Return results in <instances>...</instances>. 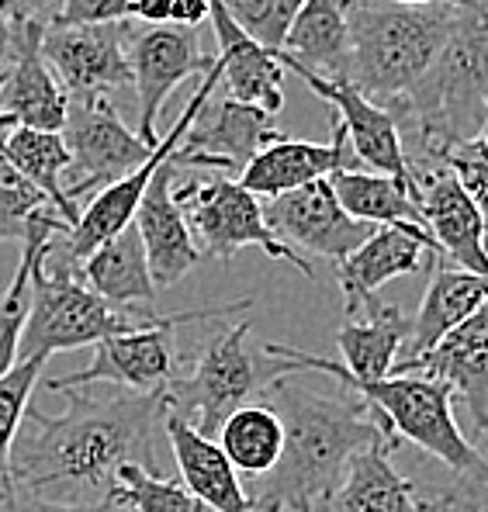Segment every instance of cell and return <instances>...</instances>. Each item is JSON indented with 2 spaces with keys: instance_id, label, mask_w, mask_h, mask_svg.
<instances>
[{
  "instance_id": "obj_47",
  "label": "cell",
  "mask_w": 488,
  "mask_h": 512,
  "mask_svg": "<svg viewBox=\"0 0 488 512\" xmlns=\"http://www.w3.org/2000/svg\"><path fill=\"white\" fill-rule=\"evenodd\" d=\"M0 70H4V42H0Z\"/></svg>"
},
{
  "instance_id": "obj_4",
  "label": "cell",
  "mask_w": 488,
  "mask_h": 512,
  "mask_svg": "<svg viewBox=\"0 0 488 512\" xmlns=\"http://www.w3.org/2000/svg\"><path fill=\"white\" fill-rule=\"evenodd\" d=\"M260 350L267 357L281 360L288 367V374L322 371L329 378H336L343 388L354 391L360 402L371 405V412L378 416V423L385 426L388 436H395L399 443H416L419 450H426L454 474H461V481L488 488V464L471 447V440L454 419V391H450V384L430 378V374H392V378L381 381H357L343 371L340 360L315 357V353L295 350V346L284 343H264Z\"/></svg>"
},
{
  "instance_id": "obj_51",
  "label": "cell",
  "mask_w": 488,
  "mask_h": 512,
  "mask_svg": "<svg viewBox=\"0 0 488 512\" xmlns=\"http://www.w3.org/2000/svg\"><path fill=\"white\" fill-rule=\"evenodd\" d=\"M118 512H129V509H118Z\"/></svg>"
},
{
  "instance_id": "obj_49",
  "label": "cell",
  "mask_w": 488,
  "mask_h": 512,
  "mask_svg": "<svg viewBox=\"0 0 488 512\" xmlns=\"http://www.w3.org/2000/svg\"><path fill=\"white\" fill-rule=\"evenodd\" d=\"M0 87H4V70H0Z\"/></svg>"
},
{
  "instance_id": "obj_48",
  "label": "cell",
  "mask_w": 488,
  "mask_h": 512,
  "mask_svg": "<svg viewBox=\"0 0 488 512\" xmlns=\"http://www.w3.org/2000/svg\"><path fill=\"white\" fill-rule=\"evenodd\" d=\"M485 250H488V225H485Z\"/></svg>"
},
{
  "instance_id": "obj_45",
  "label": "cell",
  "mask_w": 488,
  "mask_h": 512,
  "mask_svg": "<svg viewBox=\"0 0 488 512\" xmlns=\"http://www.w3.org/2000/svg\"><path fill=\"white\" fill-rule=\"evenodd\" d=\"M475 426V440H471V447L482 454V461L488 464V416L485 419H478V423H471Z\"/></svg>"
},
{
  "instance_id": "obj_43",
  "label": "cell",
  "mask_w": 488,
  "mask_h": 512,
  "mask_svg": "<svg viewBox=\"0 0 488 512\" xmlns=\"http://www.w3.org/2000/svg\"><path fill=\"white\" fill-rule=\"evenodd\" d=\"M208 11H212V0H174V11H170V25L198 28L201 21H208Z\"/></svg>"
},
{
  "instance_id": "obj_25",
  "label": "cell",
  "mask_w": 488,
  "mask_h": 512,
  "mask_svg": "<svg viewBox=\"0 0 488 512\" xmlns=\"http://www.w3.org/2000/svg\"><path fill=\"white\" fill-rule=\"evenodd\" d=\"M426 267H430V284H426V295L419 301L416 319H412L409 357L405 360L426 357L450 329H457L488 301V274L464 270L444 256H430Z\"/></svg>"
},
{
  "instance_id": "obj_16",
  "label": "cell",
  "mask_w": 488,
  "mask_h": 512,
  "mask_svg": "<svg viewBox=\"0 0 488 512\" xmlns=\"http://www.w3.org/2000/svg\"><path fill=\"white\" fill-rule=\"evenodd\" d=\"M264 215L277 239H284L291 250L326 256L329 263H343L378 232V225L360 222L340 205L329 177L264 201Z\"/></svg>"
},
{
  "instance_id": "obj_31",
  "label": "cell",
  "mask_w": 488,
  "mask_h": 512,
  "mask_svg": "<svg viewBox=\"0 0 488 512\" xmlns=\"http://www.w3.org/2000/svg\"><path fill=\"white\" fill-rule=\"evenodd\" d=\"M0 153L39 187L45 194V201L63 215V222L70 225V229L80 222V205L66 194V173L73 167V156H70V146H66L63 132H42V128L14 125L11 132H7Z\"/></svg>"
},
{
  "instance_id": "obj_11",
  "label": "cell",
  "mask_w": 488,
  "mask_h": 512,
  "mask_svg": "<svg viewBox=\"0 0 488 512\" xmlns=\"http://www.w3.org/2000/svg\"><path fill=\"white\" fill-rule=\"evenodd\" d=\"M63 139L73 156V180L66 184V194L80 201L84 194H97L101 187L129 177L135 167L153 156L139 132H132L122 122L108 97H87V101H70V115L63 125Z\"/></svg>"
},
{
  "instance_id": "obj_21",
  "label": "cell",
  "mask_w": 488,
  "mask_h": 512,
  "mask_svg": "<svg viewBox=\"0 0 488 512\" xmlns=\"http://www.w3.org/2000/svg\"><path fill=\"white\" fill-rule=\"evenodd\" d=\"M340 170H364V167H360L354 146H350L347 128L336 122L329 142L288 139V135L270 142L267 149H260L253 156L250 167L239 173V184L257 194V198L270 201L277 194H288L295 187L312 184V180L333 177Z\"/></svg>"
},
{
  "instance_id": "obj_10",
  "label": "cell",
  "mask_w": 488,
  "mask_h": 512,
  "mask_svg": "<svg viewBox=\"0 0 488 512\" xmlns=\"http://www.w3.org/2000/svg\"><path fill=\"white\" fill-rule=\"evenodd\" d=\"M219 84H222V63H219V56H215L212 66L205 70V77H201V84L194 87L191 97H187V104H184V111H180V118L174 122V128H170V132L160 139V146L153 149V156H149L142 167H135L129 177L101 187V191L90 198V205L80 212V222L52 243V250H49L52 256H59V260L80 267V260H84L87 253H94L97 246L108 243L111 236H118L122 229H129L135 212H139L142 194H146L149 180H153V173L177 153V146L184 142L187 128L194 125V118L201 115V108L212 101V94Z\"/></svg>"
},
{
  "instance_id": "obj_6",
  "label": "cell",
  "mask_w": 488,
  "mask_h": 512,
  "mask_svg": "<svg viewBox=\"0 0 488 512\" xmlns=\"http://www.w3.org/2000/svg\"><path fill=\"white\" fill-rule=\"evenodd\" d=\"M250 333V319L215 333L198 350L191 367L180 371L167 388V409L208 440H215L225 419L250 405V398L267 391L277 378H288V367L281 360L267 357L264 350L257 353L246 343Z\"/></svg>"
},
{
  "instance_id": "obj_50",
  "label": "cell",
  "mask_w": 488,
  "mask_h": 512,
  "mask_svg": "<svg viewBox=\"0 0 488 512\" xmlns=\"http://www.w3.org/2000/svg\"><path fill=\"white\" fill-rule=\"evenodd\" d=\"M225 4H236V0H225Z\"/></svg>"
},
{
  "instance_id": "obj_15",
  "label": "cell",
  "mask_w": 488,
  "mask_h": 512,
  "mask_svg": "<svg viewBox=\"0 0 488 512\" xmlns=\"http://www.w3.org/2000/svg\"><path fill=\"white\" fill-rule=\"evenodd\" d=\"M129 25H49L42 35V56L66 87L70 101L104 97L132 84Z\"/></svg>"
},
{
  "instance_id": "obj_9",
  "label": "cell",
  "mask_w": 488,
  "mask_h": 512,
  "mask_svg": "<svg viewBox=\"0 0 488 512\" xmlns=\"http://www.w3.org/2000/svg\"><path fill=\"white\" fill-rule=\"evenodd\" d=\"M250 308L253 298H239V301H225V305L167 312V319L156 322V326H142L132 329V333L101 340L94 350V360L87 367L66 374V378H52L45 388L70 391V388H87V384H115V388H129V391H167L170 381L184 367L174 329L187 326V322L225 319V315L250 312Z\"/></svg>"
},
{
  "instance_id": "obj_35",
  "label": "cell",
  "mask_w": 488,
  "mask_h": 512,
  "mask_svg": "<svg viewBox=\"0 0 488 512\" xmlns=\"http://www.w3.org/2000/svg\"><path fill=\"white\" fill-rule=\"evenodd\" d=\"M45 364H49V353H32V357H21L0 378V488L11 485V450L21 433V423H25L32 391L42 378Z\"/></svg>"
},
{
  "instance_id": "obj_26",
  "label": "cell",
  "mask_w": 488,
  "mask_h": 512,
  "mask_svg": "<svg viewBox=\"0 0 488 512\" xmlns=\"http://www.w3.org/2000/svg\"><path fill=\"white\" fill-rule=\"evenodd\" d=\"M392 450V440H374L371 447L357 450L322 512H426V499H419L416 485L395 471Z\"/></svg>"
},
{
  "instance_id": "obj_34",
  "label": "cell",
  "mask_w": 488,
  "mask_h": 512,
  "mask_svg": "<svg viewBox=\"0 0 488 512\" xmlns=\"http://www.w3.org/2000/svg\"><path fill=\"white\" fill-rule=\"evenodd\" d=\"M111 502L129 512H208L184 481L163 478L156 468H146L139 461L118 468Z\"/></svg>"
},
{
  "instance_id": "obj_18",
  "label": "cell",
  "mask_w": 488,
  "mask_h": 512,
  "mask_svg": "<svg viewBox=\"0 0 488 512\" xmlns=\"http://www.w3.org/2000/svg\"><path fill=\"white\" fill-rule=\"evenodd\" d=\"M416 177V205L423 212L426 229L433 232L440 256L464 270L488 274V250H485V215L468 187L457 180L447 163L412 170Z\"/></svg>"
},
{
  "instance_id": "obj_19",
  "label": "cell",
  "mask_w": 488,
  "mask_h": 512,
  "mask_svg": "<svg viewBox=\"0 0 488 512\" xmlns=\"http://www.w3.org/2000/svg\"><path fill=\"white\" fill-rule=\"evenodd\" d=\"M430 256H440V246L430 229L419 225H378L371 239L354 250L343 263H336V281L350 315H357L364 305L378 298V291L388 281L405 274H419L430 263Z\"/></svg>"
},
{
  "instance_id": "obj_17",
  "label": "cell",
  "mask_w": 488,
  "mask_h": 512,
  "mask_svg": "<svg viewBox=\"0 0 488 512\" xmlns=\"http://www.w3.org/2000/svg\"><path fill=\"white\" fill-rule=\"evenodd\" d=\"M49 25H28L4 42V87H0V118L14 125L42 128V132H63L70 115V94L59 84L42 56V35Z\"/></svg>"
},
{
  "instance_id": "obj_36",
  "label": "cell",
  "mask_w": 488,
  "mask_h": 512,
  "mask_svg": "<svg viewBox=\"0 0 488 512\" xmlns=\"http://www.w3.org/2000/svg\"><path fill=\"white\" fill-rule=\"evenodd\" d=\"M45 205L49 201L39 187L0 153V243H21L32 215Z\"/></svg>"
},
{
  "instance_id": "obj_41",
  "label": "cell",
  "mask_w": 488,
  "mask_h": 512,
  "mask_svg": "<svg viewBox=\"0 0 488 512\" xmlns=\"http://www.w3.org/2000/svg\"><path fill=\"white\" fill-rule=\"evenodd\" d=\"M59 0H0V35L28 25H52Z\"/></svg>"
},
{
  "instance_id": "obj_14",
  "label": "cell",
  "mask_w": 488,
  "mask_h": 512,
  "mask_svg": "<svg viewBox=\"0 0 488 512\" xmlns=\"http://www.w3.org/2000/svg\"><path fill=\"white\" fill-rule=\"evenodd\" d=\"M277 59L284 63V70L295 73L315 97H322V101L336 111V122L347 128L350 146H354L360 167L402 180V184L412 191V198H416L419 187H416V177H412L409 160H405L402 132H399V122L392 118V111L374 104L367 94H360V87H354L350 80L319 77V73H312L309 66L284 56V52H277Z\"/></svg>"
},
{
  "instance_id": "obj_7",
  "label": "cell",
  "mask_w": 488,
  "mask_h": 512,
  "mask_svg": "<svg viewBox=\"0 0 488 512\" xmlns=\"http://www.w3.org/2000/svg\"><path fill=\"white\" fill-rule=\"evenodd\" d=\"M49 250L35 267L32 315H28L25 340H21V357H32V353L52 357L63 350L97 346L108 336H122L167 319V312H135V308H118L104 301L84 284L80 267L59 260Z\"/></svg>"
},
{
  "instance_id": "obj_13",
  "label": "cell",
  "mask_w": 488,
  "mask_h": 512,
  "mask_svg": "<svg viewBox=\"0 0 488 512\" xmlns=\"http://www.w3.org/2000/svg\"><path fill=\"white\" fill-rule=\"evenodd\" d=\"M274 115L257 104L236 101V97H222L201 108V115L194 118V125L187 128L184 142L174 153L177 170H212V173H229L239 180V173L250 167V160L267 149L270 142L281 139Z\"/></svg>"
},
{
  "instance_id": "obj_28",
  "label": "cell",
  "mask_w": 488,
  "mask_h": 512,
  "mask_svg": "<svg viewBox=\"0 0 488 512\" xmlns=\"http://www.w3.org/2000/svg\"><path fill=\"white\" fill-rule=\"evenodd\" d=\"M63 232H70V225L63 222V215L56 208H39L28 222V232L21 239V260L14 267L11 284L0 295V378L11 371L21 360V340H25L28 315H32V288H35V267L45 256L52 243H56Z\"/></svg>"
},
{
  "instance_id": "obj_38",
  "label": "cell",
  "mask_w": 488,
  "mask_h": 512,
  "mask_svg": "<svg viewBox=\"0 0 488 512\" xmlns=\"http://www.w3.org/2000/svg\"><path fill=\"white\" fill-rule=\"evenodd\" d=\"M444 163L457 173V180L468 187V194L478 201V208H482V215L488 222V125L475 139L450 149L444 156Z\"/></svg>"
},
{
  "instance_id": "obj_40",
  "label": "cell",
  "mask_w": 488,
  "mask_h": 512,
  "mask_svg": "<svg viewBox=\"0 0 488 512\" xmlns=\"http://www.w3.org/2000/svg\"><path fill=\"white\" fill-rule=\"evenodd\" d=\"M115 502H59L45 499L39 492H28L21 485L0 488V512H118Z\"/></svg>"
},
{
  "instance_id": "obj_2",
  "label": "cell",
  "mask_w": 488,
  "mask_h": 512,
  "mask_svg": "<svg viewBox=\"0 0 488 512\" xmlns=\"http://www.w3.org/2000/svg\"><path fill=\"white\" fill-rule=\"evenodd\" d=\"M267 405L284 423V450L274 471L253 478V502L264 512H322L357 450L374 440H392L371 405H364L350 388L340 395L298 388L277 378L264 391Z\"/></svg>"
},
{
  "instance_id": "obj_37",
  "label": "cell",
  "mask_w": 488,
  "mask_h": 512,
  "mask_svg": "<svg viewBox=\"0 0 488 512\" xmlns=\"http://www.w3.org/2000/svg\"><path fill=\"white\" fill-rule=\"evenodd\" d=\"M305 0H236L229 4L236 25L270 52H281Z\"/></svg>"
},
{
  "instance_id": "obj_23",
  "label": "cell",
  "mask_w": 488,
  "mask_h": 512,
  "mask_svg": "<svg viewBox=\"0 0 488 512\" xmlns=\"http://www.w3.org/2000/svg\"><path fill=\"white\" fill-rule=\"evenodd\" d=\"M163 429H167V443L177 461L180 481L191 488L194 499L208 512H264L243 488V474L232 468L219 443L201 436L170 409L163 416Z\"/></svg>"
},
{
  "instance_id": "obj_39",
  "label": "cell",
  "mask_w": 488,
  "mask_h": 512,
  "mask_svg": "<svg viewBox=\"0 0 488 512\" xmlns=\"http://www.w3.org/2000/svg\"><path fill=\"white\" fill-rule=\"evenodd\" d=\"M135 0H59L52 25H115L132 18Z\"/></svg>"
},
{
  "instance_id": "obj_3",
  "label": "cell",
  "mask_w": 488,
  "mask_h": 512,
  "mask_svg": "<svg viewBox=\"0 0 488 512\" xmlns=\"http://www.w3.org/2000/svg\"><path fill=\"white\" fill-rule=\"evenodd\" d=\"M409 167H433L488 125V0L457 7L444 49L416 87L388 104Z\"/></svg>"
},
{
  "instance_id": "obj_12",
  "label": "cell",
  "mask_w": 488,
  "mask_h": 512,
  "mask_svg": "<svg viewBox=\"0 0 488 512\" xmlns=\"http://www.w3.org/2000/svg\"><path fill=\"white\" fill-rule=\"evenodd\" d=\"M129 59H132V87H135V111H139V135L146 146L163 139L160 111L170 94L191 77H205L215 56L201 52L198 28L180 25H146L142 32L129 35Z\"/></svg>"
},
{
  "instance_id": "obj_24",
  "label": "cell",
  "mask_w": 488,
  "mask_h": 512,
  "mask_svg": "<svg viewBox=\"0 0 488 512\" xmlns=\"http://www.w3.org/2000/svg\"><path fill=\"white\" fill-rule=\"evenodd\" d=\"M208 21H212L215 39H219L225 94L236 101L257 104L277 118L284 108V63L277 59V52L264 49L243 32L225 0H212Z\"/></svg>"
},
{
  "instance_id": "obj_44",
  "label": "cell",
  "mask_w": 488,
  "mask_h": 512,
  "mask_svg": "<svg viewBox=\"0 0 488 512\" xmlns=\"http://www.w3.org/2000/svg\"><path fill=\"white\" fill-rule=\"evenodd\" d=\"M170 11L174 0H135L132 18H139L142 25H170Z\"/></svg>"
},
{
  "instance_id": "obj_1",
  "label": "cell",
  "mask_w": 488,
  "mask_h": 512,
  "mask_svg": "<svg viewBox=\"0 0 488 512\" xmlns=\"http://www.w3.org/2000/svg\"><path fill=\"white\" fill-rule=\"evenodd\" d=\"M59 416L28 405L11 450V481L59 502H111L115 474L139 461L156 468L153 429L167 416V391L70 388Z\"/></svg>"
},
{
  "instance_id": "obj_5",
  "label": "cell",
  "mask_w": 488,
  "mask_h": 512,
  "mask_svg": "<svg viewBox=\"0 0 488 512\" xmlns=\"http://www.w3.org/2000/svg\"><path fill=\"white\" fill-rule=\"evenodd\" d=\"M461 4L360 0L350 18V84L388 108L423 80L444 49Z\"/></svg>"
},
{
  "instance_id": "obj_30",
  "label": "cell",
  "mask_w": 488,
  "mask_h": 512,
  "mask_svg": "<svg viewBox=\"0 0 488 512\" xmlns=\"http://www.w3.org/2000/svg\"><path fill=\"white\" fill-rule=\"evenodd\" d=\"M281 52L309 66L319 77L350 80L347 4L343 0H305Z\"/></svg>"
},
{
  "instance_id": "obj_8",
  "label": "cell",
  "mask_w": 488,
  "mask_h": 512,
  "mask_svg": "<svg viewBox=\"0 0 488 512\" xmlns=\"http://www.w3.org/2000/svg\"><path fill=\"white\" fill-rule=\"evenodd\" d=\"M174 198L184 212L191 232L198 236L201 250L212 253L219 263H229L239 250H264L270 260H284L305 277H315L312 263L298 250H291L284 239L267 225L264 201L246 191L236 177L208 173V177L180 180L174 184Z\"/></svg>"
},
{
  "instance_id": "obj_42",
  "label": "cell",
  "mask_w": 488,
  "mask_h": 512,
  "mask_svg": "<svg viewBox=\"0 0 488 512\" xmlns=\"http://www.w3.org/2000/svg\"><path fill=\"white\" fill-rule=\"evenodd\" d=\"M426 512H482L475 499H471V485L461 481V488L440 495V499H426Z\"/></svg>"
},
{
  "instance_id": "obj_22",
  "label": "cell",
  "mask_w": 488,
  "mask_h": 512,
  "mask_svg": "<svg viewBox=\"0 0 488 512\" xmlns=\"http://www.w3.org/2000/svg\"><path fill=\"white\" fill-rule=\"evenodd\" d=\"M392 374H430L450 384L454 402L468 409L471 423L488 416V301L433 346L426 357L402 360Z\"/></svg>"
},
{
  "instance_id": "obj_29",
  "label": "cell",
  "mask_w": 488,
  "mask_h": 512,
  "mask_svg": "<svg viewBox=\"0 0 488 512\" xmlns=\"http://www.w3.org/2000/svg\"><path fill=\"white\" fill-rule=\"evenodd\" d=\"M80 277L90 291H97L104 301L118 308H135L149 305L156 298L153 270L146 260V246L135 229H122L118 236H111L108 243H101L94 253H87L80 260Z\"/></svg>"
},
{
  "instance_id": "obj_33",
  "label": "cell",
  "mask_w": 488,
  "mask_h": 512,
  "mask_svg": "<svg viewBox=\"0 0 488 512\" xmlns=\"http://www.w3.org/2000/svg\"><path fill=\"white\" fill-rule=\"evenodd\" d=\"M215 443L222 447V454L229 457V464L246 478H264L267 471H274V464L281 461L284 450V423L270 405H243L222 423Z\"/></svg>"
},
{
  "instance_id": "obj_32",
  "label": "cell",
  "mask_w": 488,
  "mask_h": 512,
  "mask_svg": "<svg viewBox=\"0 0 488 512\" xmlns=\"http://www.w3.org/2000/svg\"><path fill=\"white\" fill-rule=\"evenodd\" d=\"M340 205L360 222L371 225H419L426 229L412 191L402 180L374 170H340L329 177Z\"/></svg>"
},
{
  "instance_id": "obj_27",
  "label": "cell",
  "mask_w": 488,
  "mask_h": 512,
  "mask_svg": "<svg viewBox=\"0 0 488 512\" xmlns=\"http://www.w3.org/2000/svg\"><path fill=\"white\" fill-rule=\"evenodd\" d=\"M360 312H364V319H350L336 329L343 371L357 381L392 378L402 343L412 336V319L399 305H385L381 298H374Z\"/></svg>"
},
{
  "instance_id": "obj_20",
  "label": "cell",
  "mask_w": 488,
  "mask_h": 512,
  "mask_svg": "<svg viewBox=\"0 0 488 512\" xmlns=\"http://www.w3.org/2000/svg\"><path fill=\"white\" fill-rule=\"evenodd\" d=\"M174 184H177V167L174 156L153 173L146 194L139 201V212H135V229L142 236L146 246V260L153 270V284L160 288H174L184 281L201 260V246L194 243V232L187 225L184 212H180L177 198H174Z\"/></svg>"
},
{
  "instance_id": "obj_46",
  "label": "cell",
  "mask_w": 488,
  "mask_h": 512,
  "mask_svg": "<svg viewBox=\"0 0 488 512\" xmlns=\"http://www.w3.org/2000/svg\"><path fill=\"white\" fill-rule=\"evenodd\" d=\"M347 7L360 4V0H343ZM392 4H468V0H392Z\"/></svg>"
}]
</instances>
